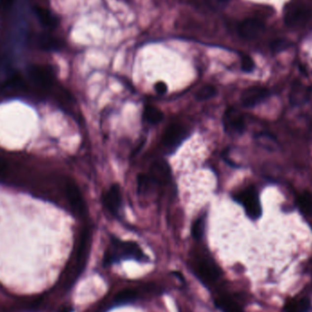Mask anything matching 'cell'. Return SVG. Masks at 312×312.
<instances>
[{"label":"cell","instance_id":"22","mask_svg":"<svg viewBox=\"0 0 312 312\" xmlns=\"http://www.w3.org/2000/svg\"><path fill=\"white\" fill-rule=\"evenodd\" d=\"M204 232H205V217H201L199 218L196 219L192 225V236L194 239L200 240L204 236Z\"/></svg>","mask_w":312,"mask_h":312},{"label":"cell","instance_id":"20","mask_svg":"<svg viewBox=\"0 0 312 312\" xmlns=\"http://www.w3.org/2000/svg\"><path fill=\"white\" fill-rule=\"evenodd\" d=\"M138 293L136 290L134 289H125L121 292H119L115 298L114 301L116 304H126V303H130L131 301L137 299Z\"/></svg>","mask_w":312,"mask_h":312},{"label":"cell","instance_id":"4","mask_svg":"<svg viewBox=\"0 0 312 312\" xmlns=\"http://www.w3.org/2000/svg\"><path fill=\"white\" fill-rule=\"evenodd\" d=\"M28 74L31 81L39 89H50L53 83V71L46 65H31L28 68Z\"/></svg>","mask_w":312,"mask_h":312},{"label":"cell","instance_id":"8","mask_svg":"<svg viewBox=\"0 0 312 312\" xmlns=\"http://www.w3.org/2000/svg\"><path fill=\"white\" fill-rule=\"evenodd\" d=\"M269 91L260 86L248 88L241 94V102L243 106L251 108L255 107L269 96Z\"/></svg>","mask_w":312,"mask_h":312},{"label":"cell","instance_id":"18","mask_svg":"<svg viewBox=\"0 0 312 312\" xmlns=\"http://www.w3.org/2000/svg\"><path fill=\"white\" fill-rule=\"evenodd\" d=\"M163 118L162 112L155 106L147 105L144 108V119L151 125L159 124Z\"/></svg>","mask_w":312,"mask_h":312},{"label":"cell","instance_id":"26","mask_svg":"<svg viewBox=\"0 0 312 312\" xmlns=\"http://www.w3.org/2000/svg\"><path fill=\"white\" fill-rule=\"evenodd\" d=\"M155 88H156L157 94H166V92H167V85L163 81H158Z\"/></svg>","mask_w":312,"mask_h":312},{"label":"cell","instance_id":"6","mask_svg":"<svg viewBox=\"0 0 312 312\" xmlns=\"http://www.w3.org/2000/svg\"><path fill=\"white\" fill-rule=\"evenodd\" d=\"M265 25L261 20L257 19H244L237 27V31L241 38L252 40L257 38L264 31Z\"/></svg>","mask_w":312,"mask_h":312},{"label":"cell","instance_id":"10","mask_svg":"<svg viewBox=\"0 0 312 312\" xmlns=\"http://www.w3.org/2000/svg\"><path fill=\"white\" fill-rule=\"evenodd\" d=\"M65 194L71 208L78 214L84 211V201L82 198L80 189L74 182L67 181L65 185Z\"/></svg>","mask_w":312,"mask_h":312},{"label":"cell","instance_id":"1","mask_svg":"<svg viewBox=\"0 0 312 312\" xmlns=\"http://www.w3.org/2000/svg\"><path fill=\"white\" fill-rule=\"evenodd\" d=\"M136 260L138 262H148L146 256L139 245L132 241H123L116 237H112L111 245L104 254V265H112L123 260Z\"/></svg>","mask_w":312,"mask_h":312},{"label":"cell","instance_id":"5","mask_svg":"<svg viewBox=\"0 0 312 312\" xmlns=\"http://www.w3.org/2000/svg\"><path fill=\"white\" fill-rule=\"evenodd\" d=\"M223 125L227 133L231 135L242 134L246 129L244 115L237 109L229 107L223 117Z\"/></svg>","mask_w":312,"mask_h":312},{"label":"cell","instance_id":"7","mask_svg":"<svg viewBox=\"0 0 312 312\" xmlns=\"http://www.w3.org/2000/svg\"><path fill=\"white\" fill-rule=\"evenodd\" d=\"M194 272L200 281L206 285L213 284L219 276L218 269L215 267L213 263L206 260H199L195 263Z\"/></svg>","mask_w":312,"mask_h":312},{"label":"cell","instance_id":"3","mask_svg":"<svg viewBox=\"0 0 312 312\" xmlns=\"http://www.w3.org/2000/svg\"><path fill=\"white\" fill-rule=\"evenodd\" d=\"M187 134L186 126L180 124L169 125L162 133V144L165 149L170 152L175 150L187 138Z\"/></svg>","mask_w":312,"mask_h":312},{"label":"cell","instance_id":"29","mask_svg":"<svg viewBox=\"0 0 312 312\" xmlns=\"http://www.w3.org/2000/svg\"><path fill=\"white\" fill-rule=\"evenodd\" d=\"M218 1H227V0H218Z\"/></svg>","mask_w":312,"mask_h":312},{"label":"cell","instance_id":"17","mask_svg":"<svg viewBox=\"0 0 312 312\" xmlns=\"http://www.w3.org/2000/svg\"><path fill=\"white\" fill-rule=\"evenodd\" d=\"M215 304L223 312H242L240 307L228 297H220L215 300Z\"/></svg>","mask_w":312,"mask_h":312},{"label":"cell","instance_id":"19","mask_svg":"<svg viewBox=\"0 0 312 312\" xmlns=\"http://www.w3.org/2000/svg\"><path fill=\"white\" fill-rule=\"evenodd\" d=\"M298 204L301 212L307 216H312V193L305 191L300 194Z\"/></svg>","mask_w":312,"mask_h":312},{"label":"cell","instance_id":"27","mask_svg":"<svg viewBox=\"0 0 312 312\" xmlns=\"http://www.w3.org/2000/svg\"><path fill=\"white\" fill-rule=\"evenodd\" d=\"M14 0H0V8L6 9L11 6Z\"/></svg>","mask_w":312,"mask_h":312},{"label":"cell","instance_id":"25","mask_svg":"<svg viewBox=\"0 0 312 312\" xmlns=\"http://www.w3.org/2000/svg\"><path fill=\"white\" fill-rule=\"evenodd\" d=\"M241 69L245 72H251L255 69V63L251 57L242 55L241 57Z\"/></svg>","mask_w":312,"mask_h":312},{"label":"cell","instance_id":"2","mask_svg":"<svg viewBox=\"0 0 312 312\" xmlns=\"http://www.w3.org/2000/svg\"><path fill=\"white\" fill-rule=\"evenodd\" d=\"M235 199L244 206L250 218L256 220L261 217L262 207L256 188L253 187L245 188L235 196Z\"/></svg>","mask_w":312,"mask_h":312},{"label":"cell","instance_id":"23","mask_svg":"<svg viewBox=\"0 0 312 312\" xmlns=\"http://www.w3.org/2000/svg\"><path fill=\"white\" fill-rule=\"evenodd\" d=\"M257 142L261 144V146L268 148L269 150L274 149L277 147V142L273 136L269 133H260L257 136Z\"/></svg>","mask_w":312,"mask_h":312},{"label":"cell","instance_id":"12","mask_svg":"<svg viewBox=\"0 0 312 312\" xmlns=\"http://www.w3.org/2000/svg\"><path fill=\"white\" fill-rule=\"evenodd\" d=\"M153 184L162 185L170 181L171 173L166 162H156L151 166L150 174L148 175Z\"/></svg>","mask_w":312,"mask_h":312},{"label":"cell","instance_id":"16","mask_svg":"<svg viewBox=\"0 0 312 312\" xmlns=\"http://www.w3.org/2000/svg\"><path fill=\"white\" fill-rule=\"evenodd\" d=\"M312 309V304L310 300L306 298L300 300H292L286 304V312H309Z\"/></svg>","mask_w":312,"mask_h":312},{"label":"cell","instance_id":"15","mask_svg":"<svg viewBox=\"0 0 312 312\" xmlns=\"http://www.w3.org/2000/svg\"><path fill=\"white\" fill-rule=\"evenodd\" d=\"M38 47L44 50H59L62 48V42L49 34H42L38 39Z\"/></svg>","mask_w":312,"mask_h":312},{"label":"cell","instance_id":"21","mask_svg":"<svg viewBox=\"0 0 312 312\" xmlns=\"http://www.w3.org/2000/svg\"><path fill=\"white\" fill-rule=\"evenodd\" d=\"M216 94H217L216 87L210 84H207L200 89L197 94H195V97L198 100H205L212 98Z\"/></svg>","mask_w":312,"mask_h":312},{"label":"cell","instance_id":"28","mask_svg":"<svg viewBox=\"0 0 312 312\" xmlns=\"http://www.w3.org/2000/svg\"><path fill=\"white\" fill-rule=\"evenodd\" d=\"M73 312V309L71 307H63L62 308L59 312Z\"/></svg>","mask_w":312,"mask_h":312},{"label":"cell","instance_id":"13","mask_svg":"<svg viewBox=\"0 0 312 312\" xmlns=\"http://www.w3.org/2000/svg\"><path fill=\"white\" fill-rule=\"evenodd\" d=\"M34 11H35V14L39 20V22L45 27L55 28L58 25L59 20L52 13L50 12V10L37 6L34 9Z\"/></svg>","mask_w":312,"mask_h":312},{"label":"cell","instance_id":"14","mask_svg":"<svg viewBox=\"0 0 312 312\" xmlns=\"http://www.w3.org/2000/svg\"><path fill=\"white\" fill-rule=\"evenodd\" d=\"M309 97L310 92L306 88L301 86L300 84H294L290 93V101L293 105H300L306 102Z\"/></svg>","mask_w":312,"mask_h":312},{"label":"cell","instance_id":"9","mask_svg":"<svg viewBox=\"0 0 312 312\" xmlns=\"http://www.w3.org/2000/svg\"><path fill=\"white\" fill-rule=\"evenodd\" d=\"M122 193L118 185H113L104 194L103 205L113 216H118L122 208Z\"/></svg>","mask_w":312,"mask_h":312},{"label":"cell","instance_id":"11","mask_svg":"<svg viewBox=\"0 0 312 312\" xmlns=\"http://www.w3.org/2000/svg\"><path fill=\"white\" fill-rule=\"evenodd\" d=\"M311 15L310 9L304 6H297L286 14L285 23L288 27H300L307 23Z\"/></svg>","mask_w":312,"mask_h":312},{"label":"cell","instance_id":"24","mask_svg":"<svg viewBox=\"0 0 312 312\" xmlns=\"http://www.w3.org/2000/svg\"><path fill=\"white\" fill-rule=\"evenodd\" d=\"M290 46V42L286 39H276L270 44V49L273 52H280L282 50H286Z\"/></svg>","mask_w":312,"mask_h":312}]
</instances>
